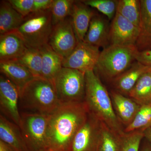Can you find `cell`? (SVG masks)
Returning <instances> with one entry per match:
<instances>
[{
	"mask_svg": "<svg viewBox=\"0 0 151 151\" xmlns=\"http://www.w3.org/2000/svg\"><path fill=\"white\" fill-rule=\"evenodd\" d=\"M74 1L53 0L50 8L53 26L70 17Z\"/></svg>",
	"mask_w": 151,
	"mask_h": 151,
	"instance_id": "obj_28",
	"label": "cell"
},
{
	"mask_svg": "<svg viewBox=\"0 0 151 151\" xmlns=\"http://www.w3.org/2000/svg\"><path fill=\"white\" fill-rule=\"evenodd\" d=\"M24 18L14 9L9 1H2L0 4V35L12 32L17 29Z\"/></svg>",
	"mask_w": 151,
	"mask_h": 151,
	"instance_id": "obj_19",
	"label": "cell"
},
{
	"mask_svg": "<svg viewBox=\"0 0 151 151\" xmlns=\"http://www.w3.org/2000/svg\"><path fill=\"white\" fill-rule=\"evenodd\" d=\"M150 71L151 66L137 61L130 69L118 76L115 81L116 87L122 92L129 93L141 76Z\"/></svg>",
	"mask_w": 151,
	"mask_h": 151,
	"instance_id": "obj_21",
	"label": "cell"
},
{
	"mask_svg": "<svg viewBox=\"0 0 151 151\" xmlns=\"http://www.w3.org/2000/svg\"><path fill=\"white\" fill-rule=\"evenodd\" d=\"M100 122L89 112L87 119L74 136L68 151H96Z\"/></svg>",
	"mask_w": 151,
	"mask_h": 151,
	"instance_id": "obj_11",
	"label": "cell"
},
{
	"mask_svg": "<svg viewBox=\"0 0 151 151\" xmlns=\"http://www.w3.org/2000/svg\"><path fill=\"white\" fill-rule=\"evenodd\" d=\"M114 108L121 121L127 126L134 120L141 105L134 100L117 93L112 94Z\"/></svg>",
	"mask_w": 151,
	"mask_h": 151,
	"instance_id": "obj_20",
	"label": "cell"
},
{
	"mask_svg": "<svg viewBox=\"0 0 151 151\" xmlns=\"http://www.w3.org/2000/svg\"><path fill=\"white\" fill-rule=\"evenodd\" d=\"M140 151H151V144H146L142 147Z\"/></svg>",
	"mask_w": 151,
	"mask_h": 151,
	"instance_id": "obj_36",
	"label": "cell"
},
{
	"mask_svg": "<svg viewBox=\"0 0 151 151\" xmlns=\"http://www.w3.org/2000/svg\"><path fill=\"white\" fill-rule=\"evenodd\" d=\"M44 151H53L52 150H50V149H47V150H45Z\"/></svg>",
	"mask_w": 151,
	"mask_h": 151,
	"instance_id": "obj_37",
	"label": "cell"
},
{
	"mask_svg": "<svg viewBox=\"0 0 151 151\" xmlns=\"http://www.w3.org/2000/svg\"><path fill=\"white\" fill-rule=\"evenodd\" d=\"M28 49L15 32L0 35V61L17 59Z\"/></svg>",
	"mask_w": 151,
	"mask_h": 151,
	"instance_id": "obj_15",
	"label": "cell"
},
{
	"mask_svg": "<svg viewBox=\"0 0 151 151\" xmlns=\"http://www.w3.org/2000/svg\"><path fill=\"white\" fill-rule=\"evenodd\" d=\"M0 151H17L7 144L0 140Z\"/></svg>",
	"mask_w": 151,
	"mask_h": 151,
	"instance_id": "obj_34",
	"label": "cell"
},
{
	"mask_svg": "<svg viewBox=\"0 0 151 151\" xmlns=\"http://www.w3.org/2000/svg\"><path fill=\"white\" fill-rule=\"evenodd\" d=\"M50 9L32 13L14 31L28 48L39 49L47 44L53 29Z\"/></svg>",
	"mask_w": 151,
	"mask_h": 151,
	"instance_id": "obj_4",
	"label": "cell"
},
{
	"mask_svg": "<svg viewBox=\"0 0 151 151\" xmlns=\"http://www.w3.org/2000/svg\"><path fill=\"white\" fill-rule=\"evenodd\" d=\"M139 34L135 46L139 52L151 50V0H141Z\"/></svg>",
	"mask_w": 151,
	"mask_h": 151,
	"instance_id": "obj_17",
	"label": "cell"
},
{
	"mask_svg": "<svg viewBox=\"0 0 151 151\" xmlns=\"http://www.w3.org/2000/svg\"><path fill=\"white\" fill-rule=\"evenodd\" d=\"M89 114L85 102L60 104L50 115L47 129L49 149L68 151L74 136Z\"/></svg>",
	"mask_w": 151,
	"mask_h": 151,
	"instance_id": "obj_1",
	"label": "cell"
},
{
	"mask_svg": "<svg viewBox=\"0 0 151 151\" xmlns=\"http://www.w3.org/2000/svg\"><path fill=\"white\" fill-rule=\"evenodd\" d=\"M0 140L7 144L17 151H29L20 127L1 114Z\"/></svg>",
	"mask_w": 151,
	"mask_h": 151,
	"instance_id": "obj_16",
	"label": "cell"
},
{
	"mask_svg": "<svg viewBox=\"0 0 151 151\" xmlns=\"http://www.w3.org/2000/svg\"><path fill=\"white\" fill-rule=\"evenodd\" d=\"M0 71L16 86L19 95L27 84L35 78L28 69L16 60L0 61Z\"/></svg>",
	"mask_w": 151,
	"mask_h": 151,
	"instance_id": "obj_13",
	"label": "cell"
},
{
	"mask_svg": "<svg viewBox=\"0 0 151 151\" xmlns=\"http://www.w3.org/2000/svg\"><path fill=\"white\" fill-rule=\"evenodd\" d=\"M13 7L24 18L32 13L34 0H9Z\"/></svg>",
	"mask_w": 151,
	"mask_h": 151,
	"instance_id": "obj_31",
	"label": "cell"
},
{
	"mask_svg": "<svg viewBox=\"0 0 151 151\" xmlns=\"http://www.w3.org/2000/svg\"><path fill=\"white\" fill-rule=\"evenodd\" d=\"M101 122L96 151H119V137Z\"/></svg>",
	"mask_w": 151,
	"mask_h": 151,
	"instance_id": "obj_26",
	"label": "cell"
},
{
	"mask_svg": "<svg viewBox=\"0 0 151 151\" xmlns=\"http://www.w3.org/2000/svg\"><path fill=\"white\" fill-rule=\"evenodd\" d=\"M151 128V102L141 106L137 114L124 130L125 133L139 131L144 132Z\"/></svg>",
	"mask_w": 151,
	"mask_h": 151,
	"instance_id": "obj_27",
	"label": "cell"
},
{
	"mask_svg": "<svg viewBox=\"0 0 151 151\" xmlns=\"http://www.w3.org/2000/svg\"><path fill=\"white\" fill-rule=\"evenodd\" d=\"M100 53L99 47L80 42L70 54L63 58V67L84 73L94 70Z\"/></svg>",
	"mask_w": 151,
	"mask_h": 151,
	"instance_id": "obj_8",
	"label": "cell"
},
{
	"mask_svg": "<svg viewBox=\"0 0 151 151\" xmlns=\"http://www.w3.org/2000/svg\"><path fill=\"white\" fill-rule=\"evenodd\" d=\"M78 43L70 16L53 26L48 44L64 58L70 54Z\"/></svg>",
	"mask_w": 151,
	"mask_h": 151,
	"instance_id": "obj_9",
	"label": "cell"
},
{
	"mask_svg": "<svg viewBox=\"0 0 151 151\" xmlns=\"http://www.w3.org/2000/svg\"><path fill=\"white\" fill-rule=\"evenodd\" d=\"M85 79L84 102L89 113L105 124L116 135L121 136L124 133L121 129L107 89L94 70L85 72Z\"/></svg>",
	"mask_w": 151,
	"mask_h": 151,
	"instance_id": "obj_2",
	"label": "cell"
},
{
	"mask_svg": "<svg viewBox=\"0 0 151 151\" xmlns=\"http://www.w3.org/2000/svg\"><path fill=\"white\" fill-rule=\"evenodd\" d=\"M60 105L53 83L42 77H35L20 94V113L50 115Z\"/></svg>",
	"mask_w": 151,
	"mask_h": 151,
	"instance_id": "obj_3",
	"label": "cell"
},
{
	"mask_svg": "<svg viewBox=\"0 0 151 151\" xmlns=\"http://www.w3.org/2000/svg\"><path fill=\"white\" fill-rule=\"evenodd\" d=\"M136 60L142 64L151 67V50L139 51Z\"/></svg>",
	"mask_w": 151,
	"mask_h": 151,
	"instance_id": "obj_33",
	"label": "cell"
},
{
	"mask_svg": "<svg viewBox=\"0 0 151 151\" xmlns=\"http://www.w3.org/2000/svg\"><path fill=\"white\" fill-rule=\"evenodd\" d=\"M116 12L121 14L139 28L141 21L140 1L120 0L118 1Z\"/></svg>",
	"mask_w": 151,
	"mask_h": 151,
	"instance_id": "obj_24",
	"label": "cell"
},
{
	"mask_svg": "<svg viewBox=\"0 0 151 151\" xmlns=\"http://www.w3.org/2000/svg\"><path fill=\"white\" fill-rule=\"evenodd\" d=\"M52 2L53 0H34L32 13L39 12L49 9Z\"/></svg>",
	"mask_w": 151,
	"mask_h": 151,
	"instance_id": "obj_32",
	"label": "cell"
},
{
	"mask_svg": "<svg viewBox=\"0 0 151 151\" xmlns=\"http://www.w3.org/2000/svg\"><path fill=\"white\" fill-rule=\"evenodd\" d=\"M86 6L97 9L109 19L115 16L118 1L113 0H87L82 1Z\"/></svg>",
	"mask_w": 151,
	"mask_h": 151,
	"instance_id": "obj_30",
	"label": "cell"
},
{
	"mask_svg": "<svg viewBox=\"0 0 151 151\" xmlns=\"http://www.w3.org/2000/svg\"><path fill=\"white\" fill-rule=\"evenodd\" d=\"M144 133L145 137H146L151 144V128L147 129L144 131Z\"/></svg>",
	"mask_w": 151,
	"mask_h": 151,
	"instance_id": "obj_35",
	"label": "cell"
},
{
	"mask_svg": "<svg viewBox=\"0 0 151 151\" xmlns=\"http://www.w3.org/2000/svg\"><path fill=\"white\" fill-rule=\"evenodd\" d=\"M132 100L142 105L151 102V71L143 74L129 93Z\"/></svg>",
	"mask_w": 151,
	"mask_h": 151,
	"instance_id": "obj_23",
	"label": "cell"
},
{
	"mask_svg": "<svg viewBox=\"0 0 151 151\" xmlns=\"http://www.w3.org/2000/svg\"><path fill=\"white\" fill-rule=\"evenodd\" d=\"M42 58L41 77L52 82L63 68V58L47 44L39 49Z\"/></svg>",
	"mask_w": 151,
	"mask_h": 151,
	"instance_id": "obj_18",
	"label": "cell"
},
{
	"mask_svg": "<svg viewBox=\"0 0 151 151\" xmlns=\"http://www.w3.org/2000/svg\"><path fill=\"white\" fill-rule=\"evenodd\" d=\"M85 73L63 67L52 83L60 104L84 102Z\"/></svg>",
	"mask_w": 151,
	"mask_h": 151,
	"instance_id": "obj_6",
	"label": "cell"
},
{
	"mask_svg": "<svg viewBox=\"0 0 151 151\" xmlns=\"http://www.w3.org/2000/svg\"><path fill=\"white\" fill-rule=\"evenodd\" d=\"M139 28L116 12L109 33L111 45H136Z\"/></svg>",
	"mask_w": 151,
	"mask_h": 151,
	"instance_id": "obj_12",
	"label": "cell"
},
{
	"mask_svg": "<svg viewBox=\"0 0 151 151\" xmlns=\"http://www.w3.org/2000/svg\"><path fill=\"white\" fill-rule=\"evenodd\" d=\"M20 113L19 127L29 151H44L48 149L47 129L50 115Z\"/></svg>",
	"mask_w": 151,
	"mask_h": 151,
	"instance_id": "obj_7",
	"label": "cell"
},
{
	"mask_svg": "<svg viewBox=\"0 0 151 151\" xmlns=\"http://www.w3.org/2000/svg\"><path fill=\"white\" fill-rule=\"evenodd\" d=\"M94 15L90 7L82 1H74L70 17L78 42L84 41L90 22Z\"/></svg>",
	"mask_w": 151,
	"mask_h": 151,
	"instance_id": "obj_14",
	"label": "cell"
},
{
	"mask_svg": "<svg viewBox=\"0 0 151 151\" xmlns=\"http://www.w3.org/2000/svg\"><path fill=\"white\" fill-rule=\"evenodd\" d=\"M19 93L16 86L3 75L0 76L1 114L20 127Z\"/></svg>",
	"mask_w": 151,
	"mask_h": 151,
	"instance_id": "obj_10",
	"label": "cell"
},
{
	"mask_svg": "<svg viewBox=\"0 0 151 151\" xmlns=\"http://www.w3.org/2000/svg\"><path fill=\"white\" fill-rule=\"evenodd\" d=\"M16 60L27 68L35 77H41L42 58L39 49H28Z\"/></svg>",
	"mask_w": 151,
	"mask_h": 151,
	"instance_id": "obj_25",
	"label": "cell"
},
{
	"mask_svg": "<svg viewBox=\"0 0 151 151\" xmlns=\"http://www.w3.org/2000/svg\"><path fill=\"white\" fill-rule=\"evenodd\" d=\"M119 151H140L144 132L139 131L124 133L119 136Z\"/></svg>",
	"mask_w": 151,
	"mask_h": 151,
	"instance_id": "obj_29",
	"label": "cell"
},
{
	"mask_svg": "<svg viewBox=\"0 0 151 151\" xmlns=\"http://www.w3.org/2000/svg\"><path fill=\"white\" fill-rule=\"evenodd\" d=\"M106 22L101 17L94 15L89 24L84 41L97 47L105 46L109 38Z\"/></svg>",
	"mask_w": 151,
	"mask_h": 151,
	"instance_id": "obj_22",
	"label": "cell"
},
{
	"mask_svg": "<svg viewBox=\"0 0 151 151\" xmlns=\"http://www.w3.org/2000/svg\"><path fill=\"white\" fill-rule=\"evenodd\" d=\"M138 52L135 45H111L100 52L94 70L109 78L119 76L136 60Z\"/></svg>",
	"mask_w": 151,
	"mask_h": 151,
	"instance_id": "obj_5",
	"label": "cell"
}]
</instances>
